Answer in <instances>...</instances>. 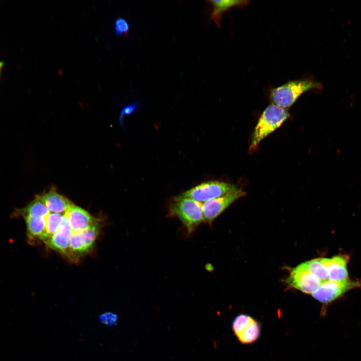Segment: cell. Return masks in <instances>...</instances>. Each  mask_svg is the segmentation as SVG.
I'll return each instance as SVG.
<instances>
[{"label":"cell","mask_w":361,"mask_h":361,"mask_svg":"<svg viewBox=\"0 0 361 361\" xmlns=\"http://www.w3.org/2000/svg\"><path fill=\"white\" fill-rule=\"evenodd\" d=\"M320 88L319 82L308 79L289 81L272 88L270 91V99L272 104L287 109L305 92Z\"/></svg>","instance_id":"1"},{"label":"cell","mask_w":361,"mask_h":361,"mask_svg":"<svg viewBox=\"0 0 361 361\" xmlns=\"http://www.w3.org/2000/svg\"><path fill=\"white\" fill-rule=\"evenodd\" d=\"M169 215L178 218L189 233L205 222L203 204L180 195L174 197L169 206Z\"/></svg>","instance_id":"2"},{"label":"cell","mask_w":361,"mask_h":361,"mask_svg":"<svg viewBox=\"0 0 361 361\" xmlns=\"http://www.w3.org/2000/svg\"><path fill=\"white\" fill-rule=\"evenodd\" d=\"M289 116L287 109L273 104L268 106L261 114L253 131L250 148H255L265 137L279 127Z\"/></svg>","instance_id":"3"},{"label":"cell","mask_w":361,"mask_h":361,"mask_svg":"<svg viewBox=\"0 0 361 361\" xmlns=\"http://www.w3.org/2000/svg\"><path fill=\"white\" fill-rule=\"evenodd\" d=\"M237 189L238 187L233 184L217 180L208 181L199 184L180 195L202 202L220 197Z\"/></svg>","instance_id":"4"},{"label":"cell","mask_w":361,"mask_h":361,"mask_svg":"<svg viewBox=\"0 0 361 361\" xmlns=\"http://www.w3.org/2000/svg\"><path fill=\"white\" fill-rule=\"evenodd\" d=\"M360 286L361 281L357 280L348 278L340 281L328 280L321 283L311 295L319 302L327 304L335 300L349 290Z\"/></svg>","instance_id":"5"},{"label":"cell","mask_w":361,"mask_h":361,"mask_svg":"<svg viewBox=\"0 0 361 361\" xmlns=\"http://www.w3.org/2000/svg\"><path fill=\"white\" fill-rule=\"evenodd\" d=\"M101 224L98 220L89 228L73 232L69 246V258L75 260L90 251L100 232Z\"/></svg>","instance_id":"6"},{"label":"cell","mask_w":361,"mask_h":361,"mask_svg":"<svg viewBox=\"0 0 361 361\" xmlns=\"http://www.w3.org/2000/svg\"><path fill=\"white\" fill-rule=\"evenodd\" d=\"M287 282L292 287L306 294H312L321 283L306 268L304 263L293 268Z\"/></svg>","instance_id":"7"},{"label":"cell","mask_w":361,"mask_h":361,"mask_svg":"<svg viewBox=\"0 0 361 361\" xmlns=\"http://www.w3.org/2000/svg\"><path fill=\"white\" fill-rule=\"evenodd\" d=\"M245 194V192L238 189L220 197L205 202L203 204L205 222L211 225L226 209L239 198L244 196Z\"/></svg>","instance_id":"8"},{"label":"cell","mask_w":361,"mask_h":361,"mask_svg":"<svg viewBox=\"0 0 361 361\" xmlns=\"http://www.w3.org/2000/svg\"><path fill=\"white\" fill-rule=\"evenodd\" d=\"M73 231L66 213L61 224L52 237L45 243L50 248L69 258V249Z\"/></svg>","instance_id":"9"},{"label":"cell","mask_w":361,"mask_h":361,"mask_svg":"<svg viewBox=\"0 0 361 361\" xmlns=\"http://www.w3.org/2000/svg\"><path fill=\"white\" fill-rule=\"evenodd\" d=\"M326 267L328 279L332 281H340L348 279L347 264L349 256L340 254L331 258H321Z\"/></svg>","instance_id":"10"},{"label":"cell","mask_w":361,"mask_h":361,"mask_svg":"<svg viewBox=\"0 0 361 361\" xmlns=\"http://www.w3.org/2000/svg\"><path fill=\"white\" fill-rule=\"evenodd\" d=\"M73 232L86 230L98 220L81 207L73 205L66 212Z\"/></svg>","instance_id":"11"},{"label":"cell","mask_w":361,"mask_h":361,"mask_svg":"<svg viewBox=\"0 0 361 361\" xmlns=\"http://www.w3.org/2000/svg\"><path fill=\"white\" fill-rule=\"evenodd\" d=\"M47 208L51 213L64 214L73 205L67 198L57 193L51 188L48 192L36 197Z\"/></svg>","instance_id":"12"},{"label":"cell","mask_w":361,"mask_h":361,"mask_svg":"<svg viewBox=\"0 0 361 361\" xmlns=\"http://www.w3.org/2000/svg\"><path fill=\"white\" fill-rule=\"evenodd\" d=\"M211 6L210 21H213L216 25L220 27V21L223 14L234 7H243L249 3L247 1L221 0L208 1Z\"/></svg>","instance_id":"13"},{"label":"cell","mask_w":361,"mask_h":361,"mask_svg":"<svg viewBox=\"0 0 361 361\" xmlns=\"http://www.w3.org/2000/svg\"><path fill=\"white\" fill-rule=\"evenodd\" d=\"M65 213L50 212L46 218L45 231L39 239L44 243L48 241L60 227Z\"/></svg>","instance_id":"14"},{"label":"cell","mask_w":361,"mask_h":361,"mask_svg":"<svg viewBox=\"0 0 361 361\" xmlns=\"http://www.w3.org/2000/svg\"><path fill=\"white\" fill-rule=\"evenodd\" d=\"M260 325L254 319L245 329L236 336L242 343L249 344L256 341L260 336Z\"/></svg>","instance_id":"15"},{"label":"cell","mask_w":361,"mask_h":361,"mask_svg":"<svg viewBox=\"0 0 361 361\" xmlns=\"http://www.w3.org/2000/svg\"><path fill=\"white\" fill-rule=\"evenodd\" d=\"M25 220L28 232L32 237L38 238L44 233L46 222V218L32 217L23 215Z\"/></svg>","instance_id":"16"},{"label":"cell","mask_w":361,"mask_h":361,"mask_svg":"<svg viewBox=\"0 0 361 361\" xmlns=\"http://www.w3.org/2000/svg\"><path fill=\"white\" fill-rule=\"evenodd\" d=\"M308 270L323 283L328 280L326 266L321 258H315L304 262Z\"/></svg>","instance_id":"17"},{"label":"cell","mask_w":361,"mask_h":361,"mask_svg":"<svg viewBox=\"0 0 361 361\" xmlns=\"http://www.w3.org/2000/svg\"><path fill=\"white\" fill-rule=\"evenodd\" d=\"M50 213L46 206L37 198L22 212L23 215L42 218H47Z\"/></svg>","instance_id":"18"},{"label":"cell","mask_w":361,"mask_h":361,"mask_svg":"<svg viewBox=\"0 0 361 361\" xmlns=\"http://www.w3.org/2000/svg\"><path fill=\"white\" fill-rule=\"evenodd\" d=\"M253 319V317L247 314H241L237 316L232 322V329L235 335L245 329Z\"/></svg>","instance_id":"19"},{"label":"cell","mask_w":361,"mask_h":361,"mask_svg":"<svg viewBox=\"0 0 361 361\" xmlns=\"http://www.w3.org/2000/svg\"><path fill=\"white\" fill-rule=\"evenodd\" d=\"M114 28L116 36L118 37L127 36L129 31L130 25L127 20L119 18L115 20Z\"/></svg>","instance_id":"20"},{"label":"cell","mask_w":361,"mask_h":361,"mask_svg":"<svg viewBox=\"0 0 361 361\" xmlns=\"http://www.w3.org/2000/svg\"><path fill=\"white\" fill-rule=\"evenodd\" d=\"M140 102L137 101H134L125 106L122 109L119 117V122L123 128V120L124 119V116L131 115V114L135 112L136 110L140 107Z\"/></svg>","instance_id":"21"},{"label":"cell","mask_w":361,"mask_h":361,"mask_svg":"<svg viewBox=\"0 0 361 361\" xmlns=\"http://www.w3.org/2000/svg\"><path fill=\"white\" fill-rule=\"evenodd\" d=\"M99 319L104 324L112 325L116 323L117 316L112 312H106L100 315Z\"/></svg>","instance_id":"22"},{"label":"cell","mask_w":361,"mask_h":361,"mask_svg":"<svg viewBox=\"0 0 361 361\" xmlns=\"http://www.w3.org/2000/svg\"><path fill=\"white\" fill-rule=\"evenodd\" d=\"M3 63L0 61V73H1V70L2 67H3Z\"/></svg>","instance_id":"23"}]
</instances>
